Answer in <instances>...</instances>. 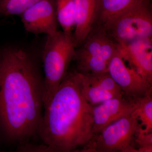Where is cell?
I'll return each instance as SVG.
<instances>
[{"mask_svg": "<svg viewBox=\"0 0 152 152\" xmlns=\"http://www.w3.org/2000/svg\"><path fill=\"white\" fill-rule=\"evenodd\" d=\"M44 92L43 75L27 52L0 51V133L6 140L22 144L37 135Z\"/></svg>", "mask_w": 152, "mask_h": 152, "instance_id": "1", "label": "cell"}, {"mask_svg": "<svg viewBox=\"0 0 152 152\" xmlns=\"http://www.w3.org/2000/svg\"><path fill=\"white\" fill-rule=\"evenodd\" d=\"M93 127L92 106L82 91V75L68 71L44 107L37 135L55 152H70L91 141Z\"/></svg>", "mask_w": 152, "mask_h": 152, "instance_id": "2", "label": "cell"}, {"mask_svg": "<svg viewBox=\"0 0 152 152\" xmlns=\"http://www.w3.org/2000/svg\"><path fill=\"white\" fill-rule=\"evenodd\" d=\"M75 49L72 34L57 31L48 36L42 52L44 107L67 73Z\"/></svg>", "mask_w": 152, "mask_h": 152, "instance_id": "3", "label": "cell"}, {"mask_svg": "<svg viewBox=\"0 0 152 152\" xmlns=\"http://www.w3.org/2000/svg\"><path fill=\"white\" fill-rule=\"evenodd\" d=\"M104 30L116 45L152 38V0H140L108 22Z\"/></svg>", "mask_w": 152, "mask_h": 152, "instance_id": "4", "label": "cell"}, {"mask_svg": "<svg viewBox=\"0 0 152 152\" xmlns=\"http://www.w3.org/2000/svg\"><path fill=\"white\" fill-rule=\"evenodd\" d=\"M117 51L116 45L104 30L92 28L83 42L75 49L76 70L82 75L108 72L109 63Z\"/></svg>", "mask_w": 152, "mask_h": 152, "instance_id": "5", "label": "cell"}, {"mask_svg": "<svg viewBox=\"0 0 152 152\" xmlns=\"http://www.w3.org/2000/svg\"><path fill=\"white\" fill-rule=\"evenodd\" d=\"M140 123L134 111L115 121L89 142L99 152H118L133 144Z\"/></svg>", "mask_w": 152, "mask_h": 152, "instance_id": "6", "label": "cell"}, {"mask_svg": "<svg viewBox=\"0 0 152 152\" xmlns=\"http://www.w3.org/2000/svg\"><path fill=\"white\" fill-rule=\"evenodd\" d=\"M108 72L125 96L135 101L152 94V84L132 68L128 67L117 51L109 63Z\"/></svg>", "mask_w": 152, "mask_h": 152, "instance_id": "7", "label": "cell"}, {"mask_svg": "<svg viewBox=\"0 0 152 152\" xmlns=\"http://www.w3.org/2000/svg\"><path fill=\"white\" fill-rule=\"evenodd\" d=\"M21 21L28 32L47 36L55 34L58 31L56 1H39L22 14Z\"/></svg>", "mask_w": 152, "mask_h": 152, "instance_id": "8", "label": "cell"}, {"mask_svg": "<svg viewBox=\"0 0 152 152\" xmlns=\"http://www.w3.org/2000/svg\"><path fill=\"white\" fill-rule=\"evenodd\" d=\"M123 59L152 84V38H144L116 45Z\"/></svg>", "mask_w": 152, "mask_h": 152, "instance_id": "9", "label": "cell"}, {"mask_svg": "<svg viewBox=\"0 0 152 152\" xmlns=\"http://www.w3.org/2000/svg\"><path fill=\"white\" fill-rule=\"evenodd\" d=\"M82 75V91L86 99L92 107L112 98L124 96L108 72Z\"/></svg>", "mask_w": 152, "mask_h": 152, "instance_id": "10", "label": "cell"}, {"mask_svg": "<svg viewBox=\"0 0 152 152\" xmlns=\"http://www.w3.org/2000/svg\"><path fill=\"white\" fill-rule=\"evenodd\" d=\"M135 107V101L125 96L112 98L93 106L94 136L115 121L132 114L134 111Z\"/></svg>", "mask_w": 152, "mask_h": 152, "instance_id": "11", "label": "cell"}, {"mask_svg": "<svg viewBox=\"0 0 152 152\" xmlns=\"http://www.w3.org/2000/svg\"><path fill=\"white\" fill-rule=\"evenodd\" d=\"M97 0H75L74 33L76 48L83 42L88 34L94 20Z\"/></svg>", "mask_w": 152, "mask_h": 152, "instance_id": "12", "label": "cell"}, {"mask_svg": "<svg viewBox=\"0 0 152 152\" xmlns=\"http://www.w3.org/2000/svg\"><path fill=\"white\" fill-rule=\"evenodd\" d=\"M140 0H97L92 27L104 29L114 17Z\"/></svg>", "mask_w": 152, "mask_h": 152, "instance_id": "13", "label": "cell"}, {"mask_svg": "<svg viewBox=\"0 0 152 152\" xmlns=\"http://www.w3.org/2000/svg\"><path fill=\"white\" fill-rule=\"evenodd\" d=\"M57 21L63 31L72 34L74 29L75 0H56Z\"/></svg>", "mask_w": 152, "mask_h": 152, "instance_id": "14", "label": "cell"}, {"mask_svg": "<svg viewBox=\"0 0 152 152\" xmlns=\"http://www.w3.org/2000/svg\"><path fill=\"white\" fill-rule=\"evenodd\" d=\"M134 112L146 132H152V94L135 100Z\"/></svg>", "mask_w": 152, "mask_h": 152, "instance_id": "15", "label": "cell"}, {"mask_svg": "<svg viewBox=\"0 0 152 152\" xmlns=\"http://www.w3.org/2000/svg\"><path fill=\"white\" fill-rule=\"evenodd\" d=\"M41 0H0V14L4 16L21 15Z\"/></svg>", "mask_w": 152, "mask_h": 152, "instance_id": "16", "label": "cell"}, {"mask_svg": "<svg viewBox=\"0 0 152 152\" xmlns=\"http://www.w3.org/2000/svg\"><path fill=\"white\" fill-rule=\"evenodd\" d=\"M134 141L137 145L138 147H151L152 132H146L140 124L135 134Z\"/></svg>", "mask_w": 152, "mask_h": 152, "instance_id": "17", "label": "cell"}, {"mask_svg": "<svg viewBox=\"0 0 152 152\" xmlns=\"http://www.w3.org/2000/svg\"><path fill=\"white\" fill-rule=\"evenodd\" d=\"M13 152H55L45 144H34L28 142L20 144Z\"/></svg>", "mask_w": 152, "mask_h": 152, "instance_id": "18", "label": "cell"}, {"mask_svg": "<svg viewBox=\"0 0 152 152\" xmlns=\"http://www.w3.org/2000/svg\"><path fill=\"white\" fill-rule=\"evenodd\" d=\"M118 152H152V147L146 148L138 147L137 148L134 146L133 144H132Z\"/></svg>", "mask_w": 152, "mask_h": 152, "instance_id": "19", "label": "cell"}, {"mask_svg": "<svg viewBox=\"0 0 152 152\" xmlns=\"http://www.w3.org/2000/svg\"><path fill=\"white\" fill-rule=\"evenodd\" d=\"M70 152H99L90 142Z\"/></svg>", "mask_w": 152, "mask_h": 152, "instance_id": "20", "label": "cell"}]
</instances>
